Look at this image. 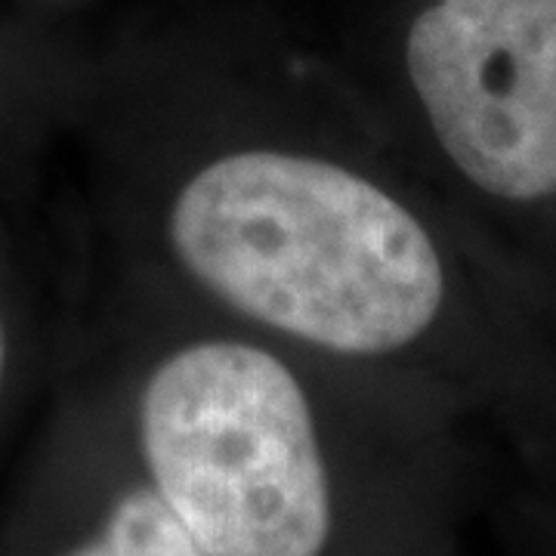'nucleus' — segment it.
I'll list each match as a JSON object with an SVG mask.
<instances>
[{
    "label": "nucleus",
    "instance_id": "1",
    "mask_svg": "<svg viewBox=\"0 0 556 556\" xmlns=\"http://www.w3.org/2000/svg\"><path fill=\"white\" fill-rule=\"evenodd\" d=\"M84 257L393 371L470 415L556 420V334L383 139L294 0H152L47 43Z\"/></svg>",
    "mask_w": 556,
    "mask_h": 556
},
{
    "label": "nucleus",
    "instance_id": "2",
    "mask_svg": "<svg viewBox=\"0 0 556 556\" xmlns=\"http://www.w3.org/2000/svg\"><path fill=\"white\" fill-rule=\"evenodd\" d=\"M80 269L68 356L204 554H427L467 408L199 309L84 251Z\"/></svg>",
    "mask_w": 556,
    "mask_h": 556
},
{
    "label": "nucleus",
    "instance_id": "3",
    "mask_svg": "<svg viewBox=\"0 0 556 556\" xmlns=\"http://www.w3.org/2000/svg\"><path fill=\"white\" fill-rule=\"evenodd\" d=\"M427 195L556 334V0H294Z\"/></svg>",
    "mask_w": 556,
    "mask_h": 556
},
{
    "label": "nucleus",
    "instance_id": "4",
    "mask_svg": "<svg viewBox=\"0 0 556 556\" xmlns=\"http://www.w3.org/2000/svg\"><path fill=\"white\" fill-rule=\"evenodd\" d=\"M62 378L0 556H207L68 353Z\"/></svg>",
    "mask_w": 556,
    "mask_h": 556
},
{
    "label": "nucleus",
    "instance_id": "5",
    "mask_svg": "<svg viewBox=\"0 0 556 556\" xmlns=\"http://www.w3.org/2000/svg\"><path fill=\"white\" fill-rule=\"evenodd\" d=\"M22 350H20V328H16V313H13V298L0 276V424L10 408L13 387L20 380Z\"/></svg>",
    "mask_w": 556,
    "mask_h": 556
},
{
    "label": "nucleus",
    "instance_id": "6",
    "mask_svg": "<svg viewBox=\"0 0 556 556\" xmlns=\"http://www.w3.org/2000/svg\"><path fill=\"white\" fill-rule=\"evenodd\" d=\"M40 3H47V10H53V13H78L93 3H102V0H40Z\"/></svg>",
    "mask_w": 556,
    "mask_h": 556
}]
</instances>
